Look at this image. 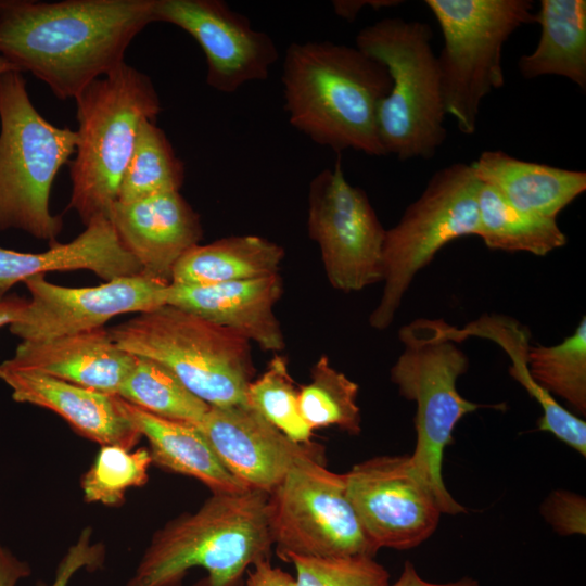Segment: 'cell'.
<instances>
[{
  "instance_id": "1",
  "label": "cell",
  "mask_w": 586,
  "mask_h": 586,
  "mask_svg": "<svg viewBox=\"0 0 586 586\" xmlns=\"http://www.w3.org/2000/svg\"><path fill=\"white\" fill-rule=\"evenodd\" d=\"M153 22V0H0V55L75 100Z\"/></svg>"
},
{
  "instance_id": "2",
  "label": "cell",
  "mask_w": 586,
  "mask_h": 586,
  "mask_svg": "<svg viewBox=\"0 0 586 586\" xmlns=\"http://www.w3.org/2000/svg\"><path fill=\"white\" fill-rule=\"evenodd\" d=\"M281 82L291 125L315 143L340 153L353 149L386 155L378 132V107L391 89L386 67L356 46L293 42Z\"/></svg>"
},
{
  "instance_id": "3",
  "label": "cell",
  "mask_w": 586,
  "mask_h": 586,
  "mask_svg": "<svg viewBox=\"0 0 586 586\" xmlns=\"http://www.w3.org/2000/svg\"><path fill=\"white\" fill-rule=\"evenodd\" d=\"M272 547L268 494H212L153 534L126 586H182L194 568L206 575L192 586H244Z\"/></svg>"
},
{
  "instance_id": "4",
  "label": "cell",
  "mask_w": 586,
  "mask_h": 586,
  "mask_svg": "<svg viewBox=\"0 0 586 586\" xmlns=\"http://www.w3.org/2000/svg\"><path fill=\"white\" fill-rule=\"evenodd\" d=\"M75 101L78 129L68 207L87 226L109 216L139 126L155 120L162 105L152 79L126 63L91 82Z\"/></svg>"
},
{
  "instance_id": "5",
  "label": "cell",
  "mask_w": 586,
  "mask_h": 586,
  "mask_svg": "<svg viewBox=\"0 0 586 586\" xmlns=\"http://www.w3.org/2000/svg\"><path fill=\"white\" fill-rule=\"evenodd\" d=\"M443 319L418 318L403 326L398 339L404 349L392 366L391 381L399 394L416 403V446L411 466L432 491L443 513L466 512L445 486L442 468L445 448L454 442L457 423L485 405L466 399L457 380L469 358Z\"/></svg>"
},
{
  "instance_id": "6",
  "label": "cell",
  "mask_w": 586,
  "mask_h": 586,
  "mask_svg": "<svg viewBox=\"0 0 586 586\" xmlns=\"http://www.w3.org/2000/svg\"><path fill=\"white\" fill-rule=\"evenodd\" d=\"M107 331L123 351L163 365L211 407L247 405L255 368L251 343L237 332L168 304Z\"/></svg>"
},
{
  "instance_id": "7",
  "label": "cell",
  "mask_w": 586,
  "mask_h": 586,
  "mask_svg": "<svg viewBox=\"0 0 586 586\" xmlns=\"http://www.w3.org/2000/svg\"><path fill=\"white\" fill-rule=\"evenodd\" d=\"M432 28L421 21L387 17L357 34L356 47L382 63L391 89L378 107V132L385 154L399 161L432 158L447 137Z\"/></svg>"
},
{
  "instance_id": "8",
  "label": "cell",
  "mask_w": 586,
  "mask_h": 586,
  "mask_svg": "<svg viewBox=\"0 0 586 586\" xmlns=\"http://www.w3.org/2000/svg\"><path fill=\"white\" fill-rule=\"evenodd\" d=\"M76 143V130L58 127L37 111L23 73L0 76V231L13 228L56 241L63 220L50 211L51 188Z\"/></svg>"
},
{
  "instance_id": "9",
  "label": "cell",
  "mask_w": 586,
  "mask_h": 586,
  "mask_svg": "<svg viewBox=\"0 0 586 586\" xmlns=\"http://www.w3.org/2000/svg\"><path fill=\"white\" fill-rule=\"evenodd\" d=\"M443 47L437 55L446 115L473 135L482 100L505 85V42L521 26L536 22L531 0H425Z\"/></svg>"
},
{
  "instance_id": "10",
  "label": "cell",
  "mask_w": 586,
  "mask_h": 586,
  "mask_svg": "<svg viewBox=\"0 0 586 586\" xmlns=\"http://www.w3.org/2000/svg\"><path fill=\"white\" fill-rule=\"evenodd\" d=\"M480 181L471 164L454 163L430 178L399 221L386 229L383 246V290L369 316L375 330L387 329L404 295L420 270L449 242L477 235Z\"/></svg>"
},
{
  "instance_id": "11",
  "label": "cell",
  "mask_w": 586,
  "mask_h": 586,
  "mask_svg": "<svg viewBox=\"0 0 586 586\" xmlns=\"http://www.w3.org/2000/svg\"><path fill=\"white\" fill-rule=\"evenodd\" d=\"M319 454L297 458L268 495L269 526L280 559L293 556L374 557L348 499L344 474L327 469Z\"/></svg>"
},
{
  "instance_id": "12",
  "label": "cell",
  "mask_w": 586,
  "mask_h": 586,
  "mask_svg": "<svg viewBox=\"0 0 586 586\" xmlns=\"http://www.w3.org/2000/svg\"><path fill=\"white\" fill-rule=\"evenodd\" d=\"M307 230L335 290L358 292L382 282L386 229L366 192L345 178L340 157L310 181Z\"/></svg>"
},
{
  "instance_id": "13",
  "label": "cell",
  "mask_w": 586,
  "mask_h": 586,
  "mask_svg": "<svg viewBox=\"0 0 586 586\" xmlns=\"http://www.w3.org/2000/svg\"><path fill=\"white\" fill-rule=\"evenodd\" d=\"M344 477L348 499L377 550L411 549L436 531L442 509L409 455L364 460Z\"/></svg>"
},
{
  "instance_id": "14",
  "label": "cell",
  "mask_w": 586,
  "mask_h": 586,
  "mask_svg": "<svg viewBox=\"0 0 586 586\" xmlns=\"http://www.w3.org/2000/svg\"><path fill=\"white\" fill-rule=\"evenodd\" d=\"M29 293L18 318L9 326L22 341H43L102 328L113 317L165 305L169 283L142 275L119 277L97 286L68 288L44 275L24 281Z\"/></svg>"
},
{
  "instance_id": "15",
  "label": "cell",
  "mask_w": 586,
  "mask_h": 586,
  "mask_svg": "<svg viewBox=\"0 0 586 586\" xmlns=\"http://www.w3.org/2000/svg\"><path fill=\"white\" fill-rule=\"evenodd\" d=\"M153 18L194 38L206 59V84L219 92L266 79L279 58L273 39L221 0H153Z\"/></svg>"
},
{
  "instance_id": "16",
  "label": "cell",
  "mask_w": 586,
  "mask_h": 586,
  "mask_svg": "<svg viewBox=\"0 0 586 586\" xmlns=\"http://www.w3.org/2000/svg\"><path fill=\"white\" fill-rule=\"evenodd\" d=\"M198 428L238 481L268 495L297 458L320 451L293 442L249 405L209 407Z\"/></svg>"
},
{
  "instance_id": "17",
  "label": "cell",
  "mask_w": 586,
  "mask_h": 586,
  "mask_svg": "<svg viewBox=\"0 0 586 586\" xmlns=\"http://www.w3.org/2000/svg\"><path fill=\"white\" fill-rule=\"evenodd\" d=\"M107 217L142 276L164 283H170L176 263L203 233L199 215L179 191L116 202Z\"/></svg>"
},
{
  "instance_id": "18",
  "label": "cell",
  "mask_w": 586,
  "mask_h": 586,
  "mask_svg": "<svg viewBox=\"0 0 586 586\" xmlns=\"http://www.w3.org/2000/svg\"><path fill=\"white\" fill-rule=\"evenodd\" d=\"M282 295L279 273L262 278L209 284L169 283L166 304L228 328L264 351L285 347L273 308Z\"/></svg>"
},
{
  "instance_id": "19",
  "label": "cell",
  "mask_w": 586,
  "mask_h": 586,
  "mask_svg": "<svg viewBox=\"0 0 586 586\" xmlns=\"http://www.w3.org/2000/svg\"><path fill=\"white\" fill-rule=\"evenodd\" d=\"M0 379L12 398L49 409L75 432L100 445L133 449L141 434L122 411L117 395L79 386L50 375L0 364Z\"/></svg>"
},
{
  "instance_id": "20",
  "label": "cell",
  "mask_w": 586,
  "mask_h": 586,
  "mask_svg": "<svg viewBox=\"0 0 586 586\" xmlns=\"http://www.w3.org/2000/svg\"><path fill=\"white\" fill-rule=\"evenodd\" d=\"M2 362L117 395L135 356L118 347L102 327L43 341H22L14 356Z\"/></svg>"
},
{
  "instance_id": "21",
  "label": "cell",
  "mask_w": 586,
  "mask_h": 586,
  "mask_svg": "<svg viewBox=\"0 0 586 586\" xmlns=\"http://www.w3.org/2000/svg\"><path fill=\"white\" fill-rule=\"evenodd\" d=\"M87 269L105 281L142 275L107 217L92 220L67 243L53 242L42 253H21L0 246V297L16 283L49 271Z\"/></svg>"
},
{
  "instance_id": "22",
  "label": "cell",
  "mask_w": 586,
  "mask_h": 586,
  "mask_svg": "<svg viewBox=\"0 0 586 586\" xmlns=\"http://www.w3.org/2000/svg\"><path fill=\"white\" fill-rule=\"evenodd\" d=\"M470 164L477 180L514 208L547 219L557 220L586 190L585 171L520 160L499 150L484 151Z\"/></svg>"
},
{
  "instance_id": "23",
  "label": "cell",
  "mask_w": 586,
  "mask_h": 586,
  "mask_svg": "<svg viewBox=\"0 0 586 586\" xmlns=\"http://www.w3.org/2000/svg\"><path fill=\"white\" fill-rule=\"evenodd\" d=\"M117 399L125 416L148 440L152 462L165 470L196 479L212 494H237L249 489L225 468L196 425L167 420L119 396Z\"/></svg>"
},
{
  "instance_id": "24",
  "label": "cell",
  "mask_w": 586,
  "mask_h": 586,
  "mask_svg": "<svg viewBox=\"0 0 586 586\" xmlns=\"http://www.w3.org/2000/svg\"><path fill=\"white\" fill-rule=\"evenodd\" d=\"M542 31L536 48L518 61L522 77L556 75L586 90V1L542 0L536 13Z\"/></svg>"
},
{
  "instance_id": "25",
  "label": "cell",
  "mask_w": 586,
  "mask_h": 586,
  "mask_svg": "<svg viewBox=\"0 0 586 586\" xmlns=\"http://www.w3.org/2000/svg\"><path fill=\"white\" fill-rule=\"evenodd\" d=\"M284 258L279 244L259 235H231L196 244L176 263L170 283L209 285L278 273Z\"/></svg>"
},
{
  "instance_id": "26",
  "label": "cell",
  "mask_w": 586,
  "mask_h": 586,
  "mask_svg": "<svg viewBox=\"0 0 586 586\" xmlns=\"http://www.w3.org/2000/svg\"><path fill=\"white\" fill-rule=\"evenodd\" d=\"M477 237L491 250L545 256L568 242V237L557 220L514 208L493 188L482 182L477 193Z\"/></svg>"
},
{
  "instance_id": "27",
  "label": "cell",
  "mask_w": 586,
  "mask_h": 586,
  "mask_svg": "<svg viewBox=\"0 0 586 586\" xmlns=\"http://www.w3.org/2000/svg\"><path fill=\"white\" fill-rule=\"evenodd\" d=\"M117 396L154 416L196 426L211 407L166 367L138 356Z\"/></svg>"
},
{
  "instance_id": "28",
  "label": "cell",
  "mask_w": 586,
  "mask_h": 586,
  "mask_svg": "<svg viewBox=\"0 0 586 586\" xmlns=\"http://www.w3.org/2000/svg\"><path fill=\"white\" fill-rule=\"evenodd\" d=\"M183 181L184 164L166 133L155 120H143L122 179L117 202L130 203L158 193L179 191Z\"/></svg>"
},
{
  "instance_id": "29",
  "label": "cell",
  "mask_w": 586,
  "mask_h": 586,
  "mask_svg": "<svg viewBox=\"0 0 586 586\" xmlns=\"http://www.w3.org/2000/svg\"><path fill=\"white\" fill-rule=\"evenodd\" d=\"M526 367L544 390L564 399L577 415H586V319L561 343L531 345Z\"/></svg>"
},
{
  "instance_id": "30",
  "label": "cell",
  "mask_w": 586,
  "mask_h": 586,
  "mask_svg": "<svg viewBox=\"0 0 586 586\" xmlns=\"http://www.w3.org/2000/svg\"><path fill=\"white\" fill-rule=\"evenodd\" d=\"M358 392V384L322 355L310 369V382L298 390V408L313 431L336 426L357 435L361 431Z\"/></svg>"
},
{
  "instance_id": "31",
  "label": "cell",
  "mask_w": 586,
  "mask_h": 586,
  "mask_svg": "<svg viewBox=\"0 0 586 586\" xmlns=\"http://www.w3.org/2000/svg\"><path fill=\"white\" fill-rule=\"evenodd\" d=\"M151 463V454L146 448L101 445L92 464L81 477L84 499L111 507L124 504L130 488L145 485Z\"/></svg>"
},
{
  "instance_id": "32",
  "label": "cell",
  "mask_w": 586,
  "mask_h": 586,
  "mask_svg": "<svg viewBox=\"0 0 586 586\" xmlns=\"http://www.w3.org/2000/svg\"><path fill=\"white\" fill-rule=\"evenodd\" d=\"M247 405L295 443L309 444L313 429L298 408V391L289 372L288 360L275 355L246 392Z\"/></svg>"
},
{
  "instance_id": "33",
  "label": "cell",
  "mask_w": 586,
  "mask_h": 586,
  "mask_svg": "<svg viewBox=\"0 0 586 586\" xmlns=\"http://www.w3.org/2000/svg\"><path fill=\"white\" fill-rule=\"evenodd\" d=\"M296 586H391L390 573L371 556L310 558L293 556Z\"/></svg>"
},
{
  "instance_id": "34",
  "label": "cell",
  "mask_w": 586,
  "mask_h": 586,
  "mask_svg": "<svg viewBox=\"0 0 586 586\" xmlns=\"http://www.w3.org/2000/svg\"><path fill=\"white\" fill-rule=\"evenodd\" d=\"M542 513L560 535L586 533V501L579 494L562 489L551 493L542 506Z\"/></svg>"
},
{
  "instance_id": "35",
  "label": "cell",
  "mask_w": 586,
  "mask_h": 586,
  "mask_svg": "<svg viewBox=\"0 0 586 586\" xmlns=\"http://www.w3.org/2000/svg\"><path fill=\"white\" fill-rule=\"evenodd\" d=\"M92 530L85 528L76 543L72 545L58 564L51 583H38L36 586H68L71 578L80 570H97L104 561V547L93 543Z\"/></svg>"
},
{
  "instance_id": "36",
  "label": "cell",
  "mask_w": 586,
  "mask_h": 586,
  "mask_svg": "<svg viewBox=\"0 0 586 586\" xmlns=\"http://www.w3.org/2000/svg\"><path fill=\"white\" fill-rule=\"evenodd\" d=\"M244 586H296V584L288 572L273 566L270 560H264L247 571Z\"/></svg>"
},
{
  "instance_id": "37",
  "label": "cell",
  "mask_w": 586,
  "mask_h": 586,
  "mask_svg": "<svg viewBox=\"0 0 586 586\" xmlns=\"http://www.w3.org/2000/svg\"><path fill=\"white\" fill-rule=\"evenodd\" d=\"M30 574L29 564L0 543V586H16L22 578Z\"/></svg>"
},
{
  "instance_id": "38",
  "label": "cell",
  "mask_w": 586,
  "mask_h": 586,
  "mask_svg": "<svg viewBox=\"0 0 586 586\" xmlns=\"http://www.w3.org/2000/svg\"><path fill=\"white\" fill-rule=\"evenodd\" d=\"M391 586H480V584L469 576L454 582L432 583L422 578L415 565L410 561H406L399 577Z\"/></svg>"
},
{
  "instance_id": "39",
  "label": "cell",
  "mask_w": 586,
  "mask_h": 586,
  "mask_svg": "<svg viewBox=\"0 0 586 586\" xmlns=\"http://www.w3.org/2000/svg\"><path fill=\"white\" fill-rule=\"evenodd\" d=\"M400 3H403V1L398 0H336L332 2V7L336 15L347 21H353L358 12L366 7L378 10L397 7Z\"/></svg>"
},
{
  "instance_id": "40",
  "label": "cell",
  "mask_w": 586,
  "mask_h": 586,
  "mask_svg": "<svg viewBox=\"0 0 586 586\" xmlns=\"http://www.w3.org/2000/svg\"><path fill=\"white\" fill-rule=\"evenodd\" d=\"M27 300L15 294L0 297V328L13 323L25 307Z\"/></svg>"
},
{
  "instance_id": "41",
  "label": "cell",
  "mask_w": 586,
  "mask_h": 586,
  "mask_svg": "<svg viewBox=\"0 0 586 586\" xmlns=\"http://www.w3.org/2000/svg\"><path fill=\"white\" fill-rule=\"evenodd\" d=\"M11 71H18L8 60L0 55V76ZM20 72V71H18Z\"/></svg>"
}]
</instances>
